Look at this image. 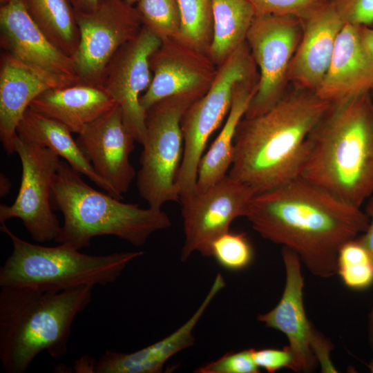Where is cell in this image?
<instances>
[{
  "mask_svg": "<svg viewBox=\"0 0 373 373\" xmlns=\"http://www.w3.org/2000/svg\"><path fill=\"white\" fill-rule=\"evenodd\" d=\"M256 79L258 69L245 41L218 67L209 90L184 113V151L176 180L180 199L195 192L198 166L207 142L227 116L234 88L240 82Z\"/></svg>",
  "mask_w": 373,
  "mask_h": 373,
  "instance_id": "cell-7",
  "label": "cell"
},
{
  "mask_svg": "<svg viewBox=\"0 0 373 373\" xmlns=\"http://www.w3.org/2000/svg\"><path fill=\"white\" fill-rule=\"evenodd\" d=\"M161 44L162 40L143 26L135 37L115 52L99 84L119 106L125 126L141 144L146 133V111L140 98L152 80L149 57Z\"/></svg>",
  "mask_w": 373,
  "mask_h": 373,
  "instance_id": "cell-13",
  "label": "cell"
},
{
  "mask_svg": "<svg viewBox=\"0 0 373 373\" xmlns=\"http://www.w3.org/2000/svg\"><path fill=\"white\" fill-rule=\"evenodd\" d=\"M149 66L152 80L140 98L145 111L170 96L200 98L211 86L218 70L208 54L178 39L162 41L149 57Z\"/></svg>",
  "mask_w": 373,
  "mask_h": 373,
  "instance_id": "cell-14",
  "label": "cell"
},
{
  "mask_svg": "<svg viewBox=\"0 0 373 373\" xmlns=\"http://www.w3.org/2000/svg\"><path fill=\"white\" fill-rule=\"evenodd\" d=\"M258 81L259 79L242 82L234 88L225 123L200 160L195 192L206 191L227 175L233 159L236 129L256 93Z\"/></svg>",
  "mask_w": 373,
  "mask_h": 373,
  "instance_id": "cell-23",
  "label": "cell"
},
{
  "mask_svg": "<svg viewBox=\"0 0 373 373\" xmlns=\"http://www.w3.org/2000/svg\"><path fill=\"white\" fill-rule=\"evenodd\" d=\"M331 103L292 87L267 112L239 122L228 175L255 195L298 177L305 140Z\"/></svg>",
  "mask_w": 373,
  "mask_h": 373,
  "instance_id": "cell-2",
  "label": "cell"
},
{
  "mask_svg": "<svg viewBox=\"0 0 373 373\" xmlns=\"http://www.w3.org/2000/svg\"><path fill=\"white\" fill-rule=\"evenodd\" d=\"M17 133L23 140L50 149L79 173L115 198L111 187L96 173L85 157L71 132L60 122L28 107L17 126Z\"/></svg>",
  "mask_w": 373,
  "mask_h": 373,
  "instance_id": "cell-24",
  "label": "cell"
},
{
  "mask_svg": "<svg viewBox=\"0 0 373 373\" xmlns=\"http://www.w3.org/2000/svg\"><path fill=\"white\" fill-rule=\"evenodd\" d=\"M245 218L263 238L294 253L315 276L336 274L338 251L365 231L367 215L301 177L251 200Z\"/></svg>",
  "mask_w": 373,
  "mask_h": 373,
  "instance_id": "cell-1",
  "label": "cell"
},
{
  "mask_svg": "<svg viewBox=\"0 0 373 373\" xmlns=\"http://www.w3.org/2000/svg\"><path fill=\"white\" fill-rule=\"evenodd\" d=\"M75 17L80 37L72 59L79 83L99 86L115 52L142 28V19L125 0H99L93 10L75 12Z\"/></svg>",
  "mask_w": 373,
  "mask_h": 373,
  "instance_id": "cell-10",
  "label": "cell"
},
{
  "mask_svg": "<svg viewBox=\"0 0 373 373\" xmlns=\"http://www.w3.org/2000/svg\"><path fill=\"white\" fill-rule=\"evenodd\" d=\"M260 369L256 364L252 348L225 354L216 361L197 368L196 373H259Z\"/></svg>",
  "mask_w": 373,
  "mask_h": 373,
  "instance_id": "cell-32",
  "label": "cell"
},
{
  "mask_svg": "<svg viewBox=\"0 0 373 373\" xmlns=\"http://www.w3.org/2000/svg\"><path fill=\"white\" fill-rule=\"evenodd\" d=\"M252 356L258 367L265 369L269 373H275L283 368L292 370L294 368V357L288 346L283 349L252 348Z\"/></svg>",
  "mask_w": 373,
  "mask_h": 373,
  "instance_id": "cell-34",
  "label": "cell"
},
{
  "mask_svg": "<svg viewBox=\"0 0 373 373\" xmlns=\"http://www.w3.org/2000/svg\"><path fill=\"white\" fill-rule=\"evenodd\" d=\"M359 30L364 47L373 64V28L371 27L359 26ZM371 94L373 96V89Z\"/></svg>",
  "mask_w": 373,
  "mask_h": 373,
  "instance_id": "cell-37",
  "label": "cell"
},
{
  "mask_svg": "<svg viewBox=\"0 0 373 373\" xmlns=\"http://www.w3.org/2000/svg\"><path fill=\"white\" fill-rule=\"evenodd\" d=\"M1 48L17 59L51 73L69 82L79 83L73 59L57 48L41 30L22 0L0 6Z\"/></svg>",
  "mask_w": 373,
  "mask_h": 373,
  "instance_id": "cell-16",
  "label": "cell"
},
{
  "mask_svg": "<svg viewBox=\"0 0 373 373\" xmlns=\"http://www.w3.org/2000/svg\"><path fill=\"white\" fill-rule=\"evenodd\" d=\"M311 345L317 361L320 363L322 372H336L337 370L330 360L332 344L315 328L312 333Z\"/></svg>",
  "mask_w": 373,
  "mask_h": 373,
  "instance_id": "cell-35",
  "label": "cell"
},
{
  "mask_svg": "<svg viewBox=\"0 0 373 373\" xmlns=\"http://www.w3.org/2000/svg\"><path fill=\"white\" fill-rule=\"evenodd\" d=\"M115 104L100 86L78 83L43 92L29 108L79 134Z\"/></svg>",
  "mask_w": 373,
  "mask_h": 373,
  "instance_id": "cell-22",
  "label": "cell"
},
{
  "mask_svg": "<svg viewBox=\"0 0 373 373\" xmlns=\"http://www.w3.org/2000/svg\"><path fill=\"white\" fill-rule=\"evenodd\" d=\"M1 232L10 238L12 251L0 268V287H24L59 292L82 285L114 283L142 251L88 255L66 243L46 247L28 242L5 223Z\"/></svg>",
  "mask_w": 373,
  "mask_h": 373,
  "instance_id": "cell-6",
  "label": "cell"
},
{
  "mask_svg": "<svg viewBox=\"0 0 373 373\" xmlns=\"http://www.w3.org/2000/svg\"><path fill=\"white\" fill-rule=\"evenodd\" d=\"M225 287L219 273L193 315L169 336L147 347L131 353L106 350L96 361L95 373H160L165 363L178 352L195 343L193 330L216 295Z\"/></svg>",
  "mask_w": 373,
  "mask_h": 373,
  "instance_id": "cell-20",
  "label": "cell"
},
{
  "mask_svg": "<svg viewBox=\"0 0 373 373\" xmlns=\"http://www.w3.org/2000/svg\"><path fill=\"white\" fill-rule=\"evenodd\" d=\"M336 274L353 290H365L373 285V258L356 238L340 248Z\"/></svg>",
  "mask_w": 373,
  "mask_h": 373,
  "instance_id": "cell-28",
  "label": "cell"
},
{
  "mask_svg": "<svg viewBox=\"0 0 373 373\" xmlns=\"http://www.w3.org/2000/svg\"><path fill=\"white\" fill-rule=\"evenodd\" d=\"M128 4L134 6L139 0H125Z\"/></svg>",
  "mask_w": 373,
  "mask_h": 373,
  "instance_id": "cell-42",
  "label": "cell"
},
{
  "mask_svg": "<svg viewBox=\"0 0 373 373\" xmlns=\"http://www.w3.org/2000/svg\"><path fill=\"white\" fill-rule=\"evenodd\" d=\"M93 288L49 292L1 287L0 361L5 372H25L41 352L54 358L65 355L72 325L91 302Z\"/></svg>",
  "mask_w": 373,
  "mask_h": 373,
  "instance_id": "cell-4",
  "label": "cell"
},
{
  "mask_svg": "<svg viewBox=\"0 0 373 373\" xmlns=\"http://www.w3.org/2000/svg\"><path fill=\"white\" fill-rule=\"evenodd\" d=\"M370 370L371 372H373V359L370 361L369 364L367 365Z\"/></svg>",
  "mask_w": 373,
  "mask_h": 373,
  "instance_id": "cell-43",
  "label": "cell"
},
{
  "mask_svg": "<svg viewBox=\"0 0 373 373\" xmlns=\"http://www.w3.org/2000/svg\"><path fill=\"white\" fill-rule=\"evenodd\" d=\"M254 256L251 244L244 233L229 231L218 237L211 247V256L229 271L246 269L251 264Z\"/></svg>",
  "mask_w": 373,
  "mask_h": 373,
  "instance_id": "cell-30",
  "label": "cell"
},
{
  "mask_svg": "<svg viewBox=\"0 0 373 373\" xmlns=\"http://www.w3.org/2000/svg\"><path fill=\"white\" fill-rule=\"evenodd\" d=\"M73 6L75 12H88L93 10L99 0H68Z\"/></svg>",
  "mask_w": 373,
  "mask_h": 373,
  "instance_id": "cell-38",
  "label": "cell"
},
{
  "mask_svg": "<svg viewBox=\"0 0 373 373\" xmlns=\"http://www.w3.org/2000/svg\"><path fill=\"white\" fill-rule=\"evenodd\" d=\"M76 142L96 173L111 187L115 198L122 199L135 177L129 156L136 140L124 125L119 106L115 104L89 124L78 134Z\"/></svg>",
  "mask_w": 373,
  "mask_h": 373,
  "instance_id": "cell-15",
  "label": "cell"
},
{
  "mask_svg": "<svg viewBox=\"0 0 373 373\" xmlns=\"http://www.w3.org/2000/svg\"><path fill=\"white\" fill-rule=\"evenodd\" d=\"M182 18L179 39L208 54L213 35L212 0H178Z\"/></svg>",
  "mask_w": 373,
  "mask_h": 373,
  "instance_id": "cell-27",
  "label": "cell"
},
{
  "mask_svg": "<svg viewBox=\"0 0 373 373\" xmlns=\"http://www.w3.org/2000/svg\"><path fill=\"white\" fill-rule=\"evenodd\" d=\"M136 8L143 26L162 41L180 38L182 18L178 0H139Z\"/></svg>",
  "mask_w": 373,
  "mask_h": 373,
  "instance_id": "cell-29",
  "label": "cell"
},
{
  "mask_svg": "<svg viewBox=\"0 0 373 373\" xmlns=\"http://www.w3.org/2000/svg\"><path fill=\"white\" fill-rule=\"evenodd\" d=\"M368 334L370 344L373 351V307L368 316Z\"/></svg>",
  "mask_w": 373,
  "mask_h": 373,
  "instance_id": "cell-41",
  "label": "cell"
},
{
  "mask_svg": "<svg viewBox=\"0 0 373 373\" xmlns=\"http://www.w3.org/2000/svg\"><path fill=\"white\" fill-rule=\"evenodd\" d=\"M213 40L208 55L218 67L246 41L256 15L249 0H212Z\"/></svg>",
  "mask_w": 373,
  "mask_h": 373,
  "instance_id": "cell-25",
  "label": "cell"
},
{
  "mask_svg": "<svg viewBox=\"0 0 373 373\" xmlns=\"http://www.w3.org/2000/svg\"><path fill=\"white\" fill-rule=\"evenodd\" d=\"M365 213L369 218V224L365 232L356 238L367 249L373 258V197L367 200Z\"/></svg>",
  "mask_w": 373,
  "mask_h": 373,
  "instance_id": "cell-36",
  "label": "cell"
},
{
  "mask_svg": "<svg viewBox=\"0 0 373 373\" xmlns=\"http://www.w3.org/2000/svg\"><path fill=\"white\" fill-rule=\"evenodd\" d=\"M282 258L285 269L282 296L272 309L259 314L258 320L285 335L294 357V371L310 372L315 369L317 360L311 345L314 327L308 320L304 307L302 262L296 253L283 247Z\"/></svg>",
  "mask_w": 373,
  "mask_h": 373,
  "instance_id": "cell-17",
  "label": "cell"
},
{
  "mask_svg": "<svg viewBox=\"0 0 373 373\" xmlns=\"http://www.w3.org/2000/svg\"><path fill=\"white\" fill-rule=\"evenodd\" d=\"M27 11L48 39L71 58L79 44L75 10L68 0H22Z\"/></svg>",
  "mask_w": 373,
  "mask_h": 373,
  "instance_id": "cell-26",
  "label": "cell"
},
{
  "mask_svg": "<svg viewBox=\"0 0 373 373\" xmlns=\"http://www.w3.org/2000/svg\"><path fill=\"white\" fill-rule=\"evenodd\" d=\"M301 20L290 15H256L246 41L259 73L258 88L244 117L262 115L286 94L292 58L303 35Z\"/></svg>",
  "mask_w": 373,
  "mask_h": 373,
  "instance_id": "cell-9",
  "label": "cell"
},
{
  "mask_svg": "<svg viewBox=\"0 0 373 373\" xmlns=\"http://www.w3.org/2000/svg\"><path fill=\"white\" fill-rule=\"evenodd\" d=\"M373 64L363 44L359 26L345 23L336 39L331 62L316 94L330 103L370 93Z\"/></svg>",
  "mask_w": 373,
  "mask_h": 373,
  "instance_id": "cell-21",
  "label": "cell"
},
{
  "mask_svg": "<svg viewBox=\"0 0 373 373\" xmlns=\"http://www.w3.org/2000/svg\"><path fill=\"white\" fill-rule=\"evenodd\" d=\"M254 195L250 187L227 175L206 191L180 199L184 233L180 260L186 261L195 251L211 257L213 242L229 231L235 219L246 216Z\"/></svg>",
  "mask_w": 373,
  "mask_h": 373,
  "instance_id": "cell-12",
  "label": "cell"
},
{
  "mask_svg": "<svg viewBox=\"0 0 373 373\" xmlns=\"http://www.w3.org/2000/svg\"><path fill=\"white\" fill-rule=\"evenodd\" d=\"M15 151L22 166L20 188L11 205L0 204V222L17 218L35 241L55 240L61 226L52 212L50 191L61 162L59 156L48 148L18 136L15 141Z\"/></svg>",
  "mask_w": 373,
  "mask_h": 373,
  "instance_id": "cell-11",
  "label": "cell"
},
{
  "mask_svg": "<svg viewBox=\"0 0 373 373\" xmlns=\"http://www.w3.org/2000/svg\"><path fill=\"white\" fill-rule=\"evenodd\" d=\"M298 176L357 207L373 195L370 93L331 103L305 140Z\"/></svg>",
  "mask_w": 373,
  "mask_h": 373,
  "instance_id": "cell-3",
  "label": "cell"
},
{
  "mask_svg": "<svg viewBox=\"0 0 373 373\" xmlns=\"http://www.w3.org/2000/svg\"><path fill=\"white\" fill-rule=\"evenodd\" d=\"M10 188V180L4 175L1 174V196H4Z\"/></svg>",
  "mask_w": 373,
  "mask_h": 373,
  "instance_id": "cell-40",
  "label": "cell"
},
{
  "mask_svg": "<svg viewBox=\"0 0 373 373\" xmlns=\"http://www.w3.org/2000/svg\"><path fill=\"white\" fill-rule=\"evenodd\" d=\"M50 202L52 209L61 211L64 217L55 241L79 250L89 247L93 238L102 236H115L142 246L154 232L171 225L162 209H142L93 189L66 161L61 160L53 178Z\"/></svg>",
  "mask_w": 373,
  "mask_h": 373,
  "instance_id": "cell-5",
  "label": "cell"
},
{
  "mask_svg": "<svg viewBox=\"0 0 373 373\" xmlns=\"http://www.w3.org/2000/svg\"><path fill=\"white\" fill-rule=\"evenodd\" d=\"M70 85L73 84L51 73L1 52L0 140L8 155L15 153L17 126L30 103L47 90Z\"/></svg>",
  "mask_w": 373,
  "mask_h": 373,
  "instance_id": "cell-18",
  "label": "cell"
},
{
  "mask_svg": "<svg viewBox=\"0 0 373 373\" xmlns=\"http://www.w3.org/2000/svg\"><path fill=\"white\" fill-rule=\"evenodd\" d=\"M96 361L90 358H81L79 363L75 365V370L77 372H94Z\"/></svg>",
  "mask_w": 373,
  "mask_h": 373,
  "instance_id": "cell-39",
  "label": "cell"
},
{
  "mask_svg": "<svg viewBox=\"0 0 373 373\" xmlns=\"http://www.w3.org/2000/svg\"><path fill=\"white\" fill-rule=\"evenodd\" d=\"M256 15H290L303 20L332 0H249Z\"/></svg>",
  "mask_w": 373,
  "mask_h": 373,
  "instance_id": "cell-31",
  "label": "cell"
},
{
  "mask_svg": "<svg viewBox=\"0 0 373 373\" xmlns=\"http://www.w3.org/2000/svg\"><path fill=\"white\" fill-rule=\"evenodd\" d=\"M193 98L173 95L146 111V133L137 174L140 195L149 207L178 201L176 180L184 151L181 120Z\"/></svg>",
  "mask_w": 373,
  "mask_h": 373,
  "instance_id": "cell-8",
  "label": "cell"
},
{
  "mask_svg": "<svg viewBox=\"0 0 373 373\" xmlns=\"http://www.w3.org/2000/svg\"><path fill=\"white\" fill-rule=\"evenodd\" d=\"M10 0H0V5H3L7 2H8Z\"/></svg>",
  "mask_w": 373,
  "mask_h": 373,
  "instance_id": "cell-44",
  "label": "cell"
},
{
  "mask_svg": "<svg viewBox=\"0 0 373 373\" xmlns=\"http://www.w3.org/2000/svg\"><path fill=\"white\" fill-rule=\"evenodd\" d=\"M301 21L303 35L291 62L289 82L295 88L316 92L328 70L345 23L332 1Z\"/></svg>",
  "mask_w": 373,
  "mask_h": 373,
  "instance_id": "cell-19",
  "label": "cell"
},
{
  "mask_svg": "<svg viewBox=\"0 0 373 373\" xmlns=\"http://www.w3.org/2000/svg\"><path fill=\"white\" fill-rule=\"evenodd\" d=\"M332 3L344 23L373 25V0H332Z\"/></svg>",
  "mask_w": 373,
  "mask_h": 373,
  "instance_id": "cell-33",
  "label": "cell"
}]
</instances>
